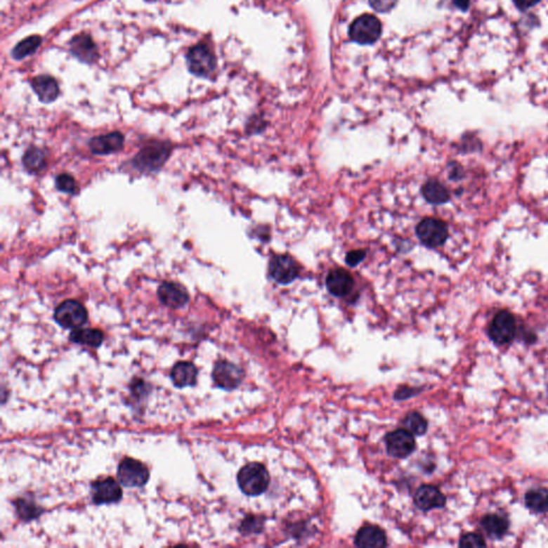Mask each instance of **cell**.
Here are the masks:
<instances>
[{"label":"cell","mask_w":548,"mask_h":548,"mask_svg":"<svg viewBox=\"0 0 548 548\" xmlns=\"http://www.w3.org/2000/svg\"><path fill=\"white\" fill-rule=\"evenodd\" d=\"M171 152L169 142L151 141L133 157V167L141 173H157L164 167Z\"/></svg>","instance_id":"cell-1"},{"label":"cell","mask_w":548,"mask_h":548,"mask_svg":"<svg viewBox=\"0 0 548 548\" xmlns=\"http://www.w3.org/2000/svg\"><path fill=\"white\" fill-rule=\"evenodd\" d=\"M240 490L247 496L256 497L267 490L270 476L265 466L259 463H249L243 466L237 476Z\"/></svg>","instance_id":"cell-2"},{"label":"cell","mask_w":548,"mask_h":548,"mask_svg":"<svg viewBox=\"0 0 548 548\" xmlns=\"http://www.w3.org/2000/svg\"><path fill=\"white\" fill-rule=\"evenodd\" d=\"M190 72L197 77H208L216 67V58L207 45H194L187 53Z\"/></svg>","instance_id":"cell-3"},{"label":"cell","mask_w":548,"mask_h":548,"mask_svg":"<svg viewBox=\"0 0 548 548\" xmlns=\"http://www.w3.org/2000/svg\"><path fill=\"white\" fill-rule=\"evenodd\" d=\"M55 320L65 329H77L87 322L88 313L85 306L77 300H65L55 310Z\"/></svg>","instance_id":"cell-4"},{"label":"cell","mask_w":548,"mask_h":548,"mask_svg":"<svg viewBox=\"0 0 548 548\" xmlns=\"http://www.w3.org/2000/svg\"><path fill=\"white\" fill-rule=\"evenodd\" d=\"M381 24L376 16L364 14L353 20L349 28V36L360 44H372L380 38Z\"/></svg>","instance_id":"cell-5"},{"label":"cell","mask_w":548,"mask_h":548,"mask_svg":"<svg viewBox=\"0 0 548 548\" xmlns=\"http://www.w3.org/2000/svg\"><path fill=\"white\" fill-rule=\"evenodd\" d=\"M118 481L126 488H143L148 482V468L134 459H124L118 466Z\"/></svg>","instance_id":"cell-6"},{"label":"cell","mask_w":548,"mask_h":548,"mask_svg":"<svg viewBox=\"0 0 548 548\" xmlns=\"http://www.w3.org/2000/svg\"><path fill=\"white\" fill-rule=\"evenodd\" d=\"M448 235L447 224L438 218H424L417 226V236L429 247H441L447 240Z\"/></svg>","instance_id":"cell-7"},{"label":"cell","mask_w":548,"mask_h":548,"mask_svg":"<svg viewBox=\"0 0 548 548\" xmlns=\"http://www.w3.org/2000/svg\"><path fill=\"white\" fill-rule=\"evenodd\" d=\"M516 322L514 316L508 311H500L492 319L490 326V339L498 345H506L514 339Z\"/></svg>","instance_id":"cell-8"},{"label":"cell","mask_w":548,"mask_h":548,"mask_svg":"<svg viewBox=\"0 0 548 548\" xmlns=\"http://www.w3.org/2000/svg\"><path fill=\"white\" fill-rule=\"evenodd\" d=\"M243 376L244 374L240 367L225 360L216 362L212 372V379L214 384L221 389L227 391H232L238 388L239 384L242 381Z\"/></svg>","instance_id":"cell-9"},{"label":"cell","mask_w":548,"mask_h":548,"mask_svg":"<svg viewBox=\"0 0 548 548\" xmlns=\"http://www.w3.org/2000/svg\"><path fill=\"white\" fill-rule=\"evenodd\" d=\"M299 267L288 255H277L270 261V277L279 284L287 285L299 275Z\"/></svg>","instance_id":"cell-10"},{"label":"cell","mask_w":548,"mask_h":548,"mask_svg":"<svg viewBox=\"0 0 548 548\" xmlns=\"http://www.w3.org/2000/svg\"><path fill=\"white\" fill-rule=\"evenodd\" d=\"M91 497L96 504H117L122 498V488L112 478H100L91 484Z\"/></svg>","instance_id":"cell-11"},{"label":"cell","mask_w":548,"mask_h":548,"mask_svg":"<svg viewBox=\"0 0 548 548\" xmlns=\"http://www.w3.org/2000/svg\"><path fill=\"white\" fill-rule=\"evenodd\" d=\"M386 451L390 455L404 459L416 449V441L410 431L407 429H396L388 433L386 437Z\"/></svg>","instance_id":"cell-12"},{"label":"cell","mask_w":548,"mask_h":548,"mask_svg":"<svg viewBox=\"0 0 548 548\" xmlns=\"http://www.w3.org/2000/svg\"><path fill=\"white\" fill-rule=\"evenodd\" d=\"M157 296L161 304L173 310L183 308L190 301L188 290L175 282H163L157 288Z\"/></svg>","instance_id":"cell-13"},{"label":"cell","mask_w":548,"mask_h":548,"mask_svg":"<svg viewBox=\"0 0 548 548\" xmlns=\"http://www.w3.org/2000/svg\"><path fill=\"white\" fill-rule=\"evenodd\" d=\"M70 51L75 58L84 63H95L99 59L100 54L97 44L93 38L87 34L75 36L70 42Z\"/></svg>","instance_id":"cell-14"},{"label":"cell","mask_w":548,"mask_h":548,"mask_svg":"<svg viewBox=\"0 0 548 548\" xmlns=\"http://www.w3.org/2000/svg\"><path fill=\"white\" fill-rule=\"evenodd\" d=\"M88 145L93 155H107L118 152L124 148V136L120 132L108 133L93 137Z\"/></svg>","instance_id":"cell-15"},{"label":"cell","mask_w":548,"mask_h":548,"mask_svg":"<svg viewBox=\"0 0 548 548\" xmlns=\"http://www.w3.org/2000/svg\"><path fill=\"white\" fill-rule=\"evenodd\" d=\"M445 497L438 488L431 485H423L415 495V504L422 511H431L445 507Z\"/></svg>","instance_id":"cell-16"},{"label":"cell","mask_w":548,"mask_h":548,"mask_svg":"<svg viewBox=\"0 0 548 548\" xmlns=\"http://www.w3.org/2000/svg\"><path fill=\"white\" fill-rule=\"evenodd\" d=\"M327 288L335 296H344L351 294L355 282L351 273L344 269H335L329 272L326 280Z\"/></svg>","instance_id":"cell-17"},{"label":"cell","mask_w":548,"mask_h":548,"mask_svg":"<svg viewBox=\"0 0 548 548\" xmlns=\"http://www.w3.org/2000/svg\"><path fill=\"white\" fill-rule=\"evenodd\" d=\"M32 87L42 103L50 104L59 97L58 83L50 75H39L32 81Z\"/></svg>","instance_id":"cell-18"},{"label":"cell","mask_w":548,"mask_h":548,"mask_svg":"<svg viewBox=\"0 0 548 548\" xmlns=\"http://www.w3.org/2000/svg\"><path fill=\"white\" fill-rule=\"evenodd\" d=\"M198 371L192 362H178L171 370V377L177 388L195 386Z\"/></svg>","instance_id":"cell-19"},{"label":"cell","mask_w":548,"mask_h":548,"mask_svg":"<svg viewBox=\"0 0 548 548\" xmlns=\"http://www.w3.org/2000/svg\"><path fill=\"white\" fill-rule=\"evenodd\" d=\"M355 543L363 548L384 547L386 545V533L376 526L363 527L355 535Z\"/></svg>","instance_id":"cell-20"},{"label":"cell","mask_w":548,"mask_h":548,"mask_svg":"<svg viewBox=\"0 0 548 548\" xmlns=\"http://www.w3.org/2000/svg\"><path fill=\"white\" fill-rule=\"evenodd\" d=\"M70 339L77 344L97 348L103 343L104 335L99 329L77 328L71 331Z\"/></svg>","instance_id":"cell-21"},{"label":"cell","mask_w":548,"mask_h":548,"mask_svg":"<svg viewBox=\"0 0 548 548\" xmlns=\"http://www.w3.org/2000/svg\"><path fill=\"white\" fill-rule=\"evenodd\" d=\"M22 165L30 174H38L46 167V155L38 147H30L22 159Z\"/></svg>","instance_id":"cell-22"},{"label":"cell","mask_w":548,"mask_h":548,"mask_svg":"<svg viewBox=\"0 0 548 548\" xmlns=\"http://www.w3.org/2000/svg\"><path fill=\"white\" fill-rule=\"evenodd\" d=\"M423 196L427 202L433 204H445L449 200V191L436 180H429L423 185Z\"/></svg>","instance_id":"cell-23"},{"label":"cell","mask_w":548,"mask_h":548,"mask_svg":"<svg viewBox=\"0 0 548 548\" xmlns=\"http://www.w3.org/2000/svg\"><path fill=\"white\" fill-rule=\"evenodd\" d=\"M481 525L488 535L495 537H504L509 529L508 519L506 517L497 514L484 516L482 518Z\"/></svg>","instance_id":"cell-24"},{"label":"cell","mask_w":548,"mask_h":548,"mask_svg":"<svg viewBox=\"0 0 548 548\" xmlns=\"http://www.w3.org/2000/svg\"><path fill=\"white\" fill-rule=\"evenodd\" d=\"M527 508L535 513L548 512V490L545 488H533L525 495Z\"/></svg>","instance_id":"cell-25"},{"label":"cell","mask_w":548,"mask_h":548,"mask_svg":"<svg viewBox=\"0 0 548 548\" xmlns=\"http://www.w3.org/2000/svg\"><path fill=\"white\" fill-rule=\"evenodd\" d=\"M42 38L40 36H30L18 42L12 50L11 55L15 60H22L26 57L34 54L40 48Z\"/></svg>","instance_id":"cell-26"},{"label":"cell","mask_w":548,"mask_h":548,"mask_svg":"<svg viewBox=\"0 0 548 548\" xmlns=\"http://www.w3.org/2000/svg\"><path fill=\"white\" fill-rule=\"evenodd\" d=\"M15 508L18 516L24 521H32L40 516L42 513V509L27 499H18L15 501Z\"/></svg>","instance_id":"cell-27"},{"label":"cell","mask_w":548,"mask_h":548,"mask_svg":"<svg viewBox=\"0 0 548 548\" xmlns=\"http://www.w3.org/2000/svg\"><path fill=\"white\" fill-rule=\"evenodd\" d=\"M403 424L407 431H410L412 435H417V436H421L425 433L427 429V421L419 412H410V414L407 415Z\"/></svg>","instance_id":"cell-28"},{"label":"cell","mask_w":548,"mask_h":548,"mask_svg":"<svg viewBox=\"0 0 548 548\" xmlns=\"http://www.w3.org/2000/svg\"><path fill=\"white\" fill-rule=\"evenodd\" d=\"M55 185H56L57 189L63 193L72 194V195L77 194V181L69 174H60V175L57 176Z\"/></svg>","instance_id":"cell-29"},{"label":"cell","mask_w":548,"mask_h":548,"mask_svg":"<svg viewBox=\"0 0 548 548\" xmlns=\"http://www.w3.org/2000/svg\"><path fill=\"white\" fill-rule=\"evenodd\" d=\"M461 547H485L486 543L483 537L476 533H467L462 537L459 541Z\"/></svg>","instance_id":"cell-30"},{"label":"cell","mask_w":548,"mask_h":548,"mask_svg":"<svg viewBox=\"0 0 548 548\" xmlns=\"http://www.w3.org/2000/svg\"><path fill=\"white\" fill-rule=\"evenodd\" d=\"M259 527H261V523L257 521L256 517L249 516L243 521L240 530L244 535H249V533H256V530H259Z\"/></svg>","instance_id":"cell-31"},{"label":"cell","mask_w":548,"mask_h":548,"mask_svg":"<svg viewBox=\"0 0 548 548\" xmlns=\"http://www.w3.org/2000/svg\"><path fill=\"white\" fill-rule=\"evenodd\" d=\"M398 0H370V5L378 12H388L396 7Z\"/></svg>","instance_id":"cell-32"},{"label":"cell","mask_w":548,"mask_h":548,"mask_svg":"<svg viewBox=\"0 0 548 548\" xmlns=\"http://www.w3.org/2000/svg\"><path fill=\"white\" fill-rule=\"evenodd\" d=\"M364 257H365V252H364L363 249H357V251L349 252L346 255L345 261H346L347 265L351 266V267H355V266L359 265L363 261Z\"/></svg>","instance_id":"cell-33"},{"label":"cell","mask_w":548,"mask_h":548,"mask_svg":"<svg viewBox=\"0 0 548 548\" xmlns=\"http://www.w3.org/2000/svg\"><path fill=\"white\" fill-rule=\"evenodd\" d=\"M541 0H514L515 6L521 11H526L530 8L535 7Z\"/></svg>","instance_id":"cell-34"},{"label":"cell","mask_w":548,"mask_h":548,"mask_svg":"<svg viewBox=\"0 0 548 548\" xmlns=\"http://www.w3.org/2000/svg\"><path fill=\"white\" fill-rule=\"evenodd\" d=\"M454 4H455L456 7L466 11L469 8L470 0H454Z\"/></svg>","instance_id":"cell-35"}]
</instances>
